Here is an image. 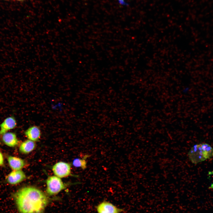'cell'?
Wrapping results in <instances>:
<instances>
[{"instance_id": "6da1fadb", "label": "cell", "mask_w": 213, "mask_h": 213, "mask_svg": "<svg viewBox=\"0 0 213 213\" xmlns=\"http://www.w3.org/2000/svg\"><path fill=\"white\" fill-rule=\"evenodd\" d=\"M13 197L19 213H43L50 201L44 192L31 186L21 188Z\"/></svg>"}, {"instance_id": "7a4b0ae2", "label": "cell", "mask_w": 213, "mask_h": 213, "mask_svg": "<svg viewBox=\"0 0 213 213\" xmlns=\"http://www.w3.org/2000/svg\"><path fill=\"white\" fill-rule=\"evenodd\" d=\"M46 192L50 196L57 194L66 187L61 178L56 176H49L46 181Z\"/></svg>"}, {"instance_id": "3957f363", "label": "cell", "mask_w": 213, "mask_h": 213, "mask_svg": "<svg viewBox=\"0 0 213 213\" xmlns=\"http://www.w3.org/2000/svg\"><path fill=\"white\" fill-rule=\"evenodd\" d=\"M52 170L55 175L61 178L71 175V165L66 162H59L56 163L53 166Z\"/></svg>"}, {"instance_id": "277c9868", "label": "cell", "mask_w": 213, "mask_h": 213, "mask_svg": "<svg viewBox=\"0 0 213 213\" xmlns=\"http://www.w3.org/2000/svg\"><path fill=\"white\" fill-rule=\"evenodd\" d=\"M97 213H121L124 211L111 202L104 200L96 207Z\"/></svg>"}, {"instance_id": "5b68a950", "label": "cell", "mask_w": 213, "mask_h": 213, "mask_svg": "<svg viewBox=\"0 0 213 213\" xmlns=\"http://www.w3.org/2000/svg\"><path fill=\"white\" fill-rule=\"evenodd\" d=\"M189 159L193 164H197L206 159L202 152L201 144H197L193 146L188 153Z\"/></svg>"}, {"instance_id": "8992f818", "label": "cell", "mask_w": 213, "mask_h": 213, "mask_svg": "<svg viewBox=\"0 0 213 213\" xmlns=\"http://www.w3.org/2000/svg\"><path fill=\"white\" fill-rule=\"evenodd\" d=\"M25 173L21 170H13L7 176V182L11 185H15L22 182L26 179Z\"/></svg>"}, {"instance_id": "52a82bcc", "label": "cell", "mask_w": 213, "mask_h": 213, "mask_svg": "<svg viewBox=\"0 0 213 213\" xmlns=\"http://www.w3.org/2000/svg\"><path fill=\"white\" fill-rule=\"evenodd\" d=\"M17 125V121L14 116H11L6 118L0 125V136L15 128Z\"/></svg>"}, {"instance_id": "ba28073f", "label": "cell", "mask_w": 213, "mask_h": 213, "mask_svg": "<svg viewBox=\"0 0 213 213\" xmlns=\"http://www.w3.org/2000/svg\"><path fill=\"white\" fill-rule=\"evenodd\" d=\"M0 136L2 142L9 147H14L19 144V141L15 133L8 132Z\"/></svg>"}, {"instance_id": "9c48e42d", "label": "cell", "mask_w": 213, "mask_h": 213, "mask_svg": "<svg viewBox=\"0 0 213 213\" xmlns=\"http://www.w3.org/2000/svg\"><path fill=\"white\" fill-rule=\"evenodd\" d=\"M7 160L9 166L13 170H21L25 165V161L18 157L9 155Z\"/></svg>"}, {"instance_id": "30bf717a", "label": "cell", "mask_w": 213, "mask_h": 213, "mask_svg": "<svg viewBox=\"0 0 213 213\" xmlns=\"http://www.w3.org/2000/svg\"><path fill=\"white\" fill-rule=\"evenodd\" d=\"M24 133L28 139L35 142L39 139L41 133L40 128L37 126L34 125L29 128Z\"/></svg>"}, {"instance_id": "8fae6325", "label": "cell", "mask_w": 213, "mask_h": 213, "mask_svg": "<svg viewBox=\"0 0 213 213\" xmlns=\"http://www.w3.org/2000/svg\"><path fill=\"white\" fill-rule=\"evenodd\" d=\"M36 146L35 142L28 139L21 143L19 147V150L22 153L28 154L34 150Z\"/></svg>"}, {"instance_id": "7c38bea8", "label": "cell", "mask_w": 213, "mask_h": 213, "mask_svg": "<svg viewBox=\"0 0 213 213\" xmlns=\"http://www.w3.org/2000/svg\"><path fill=\"white\" fill-rule=\"evenodd\" d=\"M202 152L206 159L213 156V149L209 144L206 143L201 144Z\"/></svg>"}, {"instance_id": "4fadbf2b", "label": "cell", "mask_w": 213, "mask_h": 213, "mask_svg": "<svg viewBox=\"0 0 213 213\" xmlns=\"http://www.w3.org/2000/svg\"><path fill=\"white\" fill-rule=\"evenodd\" d=\"M90 156L88 154L85 155L82 159L76 158L74 159L72 162L73 165L76 167H80L83 170H85L87 167L86 159Z\"/></svg>"}, {"instance_id": "5bb4252c", "label": "cell", "mask_w": 213, "mask_h": 213, "mask_svg": "<svg viewBox=\"0 0 213 213\" xmlns=\"http://www.w3.org/2000/svg\"><path fill=\"white\" fill-rule=\"evenodd\" d=\"M4 156L1 152L0 151V167L4 166Z\"/></svg>"}, {"instance_id": "9a60e30c", "label": "cell", "mask_w": 213, "mask_h": 213, "mask_svg": "<svg viewBox=\"0 0 213 213\" xmlns=\"http://www.w3.org/2000/svg\"><path fill=\"white\" fill-rule=\"evenodd\" d=\"M119 2H120V4H122V3L124 4L123 3H124V0H119Z\"/></svg>"}, {"instance_id": "2e32d148", "label": "cell", "mask_w": 213, "mask_h": 213, "mask_svg": "<svg viewBox=\"0 0 213 213\" xmlns=\"http://www.w3.org/2000/svg\"><path fill=\"white\" fill-rule=\"evenodd\" d=\"M18 0V1H21V0Z\"/></svg>"}]
</instances>
